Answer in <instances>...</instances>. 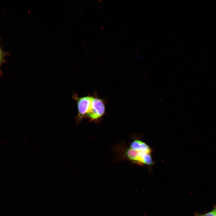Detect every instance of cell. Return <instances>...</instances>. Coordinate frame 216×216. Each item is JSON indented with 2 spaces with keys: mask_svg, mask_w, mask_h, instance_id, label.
<instances>
[{
  "mask_svg": "<svg viewBox=\"0 0 216 216\" xmlns=\"http://www.w3.org/2000/svg\"><path fill=\"white\" fill-rule=\"evenodd\" d=\"M105 111V105L103 101L101 99L93 97L87 116L92 119H96L103 116Z\"/></svg>",
  "mask_w": 216,
  "mask_h": 216,
  "instance_id": "obj_3",
  "label": "cell"
},
{
  "mask_svg": "<svg viewBox=\"0 0 216 216\" xmlns=\"http://www.w3.org/2000/svg\"><path fill=\"white\" fill-rule=\"evenodd\" d=\"M131 148L139 152L151 153L152 150L149 146L144 142L140 140L133 141L130 146Z\"/></svg>",
  "mask_w": 216,
  "mask_h": 216,
  "instance_id": "obj_4",
  "label": "cell"
},
{
  "mask_svg": "<svg viewBox=\"0 0 216 216\" xmlns=\"http://www.w3.org/2000/svg\"><path fill=\"white\" fill-rule=\"evenodd\" d=\"M1 51L0 50V61L1 59Z\"/></svg>",
  "mask_w": 216,
  "mask_h": 216,
  "instance_id": "obj_5",
  "label": "cell"
},
{
  "mask_svg": "<svg viewBox=\"0 0 216 216\" xmlns=\"http://www.w3.org/2000/svg\"><path fill=\"white\" fill-rule=\"evenodd\" d=\"M150 154L139 152L131 148L128 149L126 152L127 156L130 160L147 165L153 164Z\"/></svg>",
  "mask_w": 216,
  "mask_h": 216,
  "instance_id": "obj_2",
  "label": "cell"
},
{
  "mask_svg": "<svg viewBox=\"0 0 216 216\" xmlns=\"http://www.w3.org/2000/svg\"><path fill=\"white\" fill-rule=\"evenodd\" d=\"M76 101L78 109L77 118L79 119L87 116L90 110L93 97L87 96L79 97L76 95L73 96Z\"/></svg>",
  "mask_w": 216,
  "mask_h": 216,
  "instance_id": "obj_1",
  "label": "cell"
}]
</instances>
